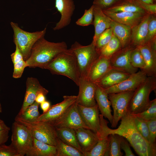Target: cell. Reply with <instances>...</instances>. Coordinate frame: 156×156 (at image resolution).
Here are the masks:
<instances>
[{
	"label": "cell",
	"mask_w": 156,
	"mask_h": 156,
	"mask_svg": "<svg viewBox=\"0 0 156 156\" xmlns=\"http://www.w3.org/2000/svg\"><path fill=\"white\" fill-rule=\"evenodd\" d=\"M13 64V77L15 78H20L21 77L25 68L27 67L25 61L23 59Z\"/></svg>",
	"instance_id": "cell-43"
},
{
	"label": "cell",
	"mask_w": 156,
	"mask_h": 156,
	"mask_svg": "<svg viewBox=\"0 0 156 156\" xmlns=\"http://www.w3.org/2000/svg\"><path fill=\"white\" fill-rule=\"evenodd\" d=\"M135 47L131 44L120 49L109 58L112 69L121 71L130 74L137 72L138 69L133 67L130 60V55Z\"/></svg>",
	"instance_id": "cell-10"
},
{
	"label": "cell",
	"mask_w": 156,
	"mask_h": 156,
	"mask_svg": "<svg viewBox=\"0 0 156 156\" xmlns=\"http://www.w3.org/2000/svg\"><path fill=\"white\" fill-rule=\"evenodd\" d=\"M119 0H94L93 5L96 6L102 10L107 9L111 7Z\"/></svg>",
	"instance_id": "cell-44"
},
{
	"label": "cell",
	"mask_w": 156,
	"mask_h": 156,
	"mask_svg": "<svg viewBox=\"0 0 156 156\" xmlns=\"http://www.w3.org/2000/svg\"><path fill=\"white\" fill-rule=\"evenodd\" d=\"M3 130H10V128L6 125L3 120L0 119V131Z\"/></svg>",
	"instance_id": "cell-51"
},
{
	"label": "cell",
	"mask_w": 156,
	"mask_h": 156,
	"mask_svg": "<svg viewBox=\"0 0 156 156\" xmlns=\"http://www.w3.org/2000/svg\"><path fill=\"white\" fill-rule=\"evenodd\" d=\"M118 127L112 129L108 127L109 135L116 134L125 138L137 154L140 156H155L156 145L148 143L138 131L132 115L127 114L121 119Z\"/></svg>",
	"instance_id": "cell-1"
},
{
	"label": "cell",
	"mask_w": 156,
	"mask_h": 156,
	"mask_svg": "<svg viewBox=\"0 0 156 156\" xmlns=\"http://www.w3.org/2000/svg\"><path fill=\"white\" fill-rule=\"evenodd\" d=\"M70 49L76 57L80 78H86L92 66L99 56L95 45L92 42L83 46L76 41Z\"/></svg>",
	"instance_id": "cell-5"
},
{
	"label": "cell",
	"mask_w": 156,
	"mask_h": 156,
	"mask_svg": "<svg viewBox=\"0 0 156 156\" xmlns=\"http://www.w3.org/2000/svg\"><path fill=\"white\" fill-rule=\"evenodd\" d=\"M94 5V20L93 25L94 27V34L92 42L95 45L99 36L105 30L110 27L112 19L105 14L99 8Z\"/></svg>",
	"instance_id": "cell-22"
},
{
	"label": "cell",
	"mask_w": 156,
	"mask_h": 156,
	"mask_svg": "<svg viewBox=\"0 0 156 156\" xmlns=\"http://www.w3.org/2000/svg\"><path fill=\"white\" fill-rule=\"evenodd\" d=\"M12 129L11 144L19 156H24L32 146L33 137L26 126L18 121L15 120Z\"/></svg>",
	"instance_id": "cell-8"
},
{
	"label": "cell",
	"mask_w": 156,
	"mask_h": 156,
	"mask_svg": "<svg viewBox=\"0 0 156 156\" xmlns=\"http://www.w3.org/2000/svg\"><path fill=\"white\" fill-rule=\"evenodd\" d=\"M156 14H151L148 23L146 43L152 42L156 39Z\"/></svg>",
	"instance_id": "cell-40"
},
{
	"label": "cell",
	"mask_w": 156,
	"mask_h": 156,
	"mask_svg": "<svg viewBox=\"0 0 156 156\" xmlns=\"http://www.w3.org/2000/svg\"><path fill=\"white\" fill-rule=\"evenodd\" d=\"M48 92L47 90L40 84L37 79L28 77L26 82V90L23 102L18 114H22L29 106L32 104L39 93H42L46 96Z\"/></svg>",
	"instance_id": "cell-16"
},
{
	"label": "cell",
	"mask_w": 156,
	"mask_h": 156,
	"mask_svg": "<svg viewBox=\"0 0 156 156\" xmlns=\"http://www.w3.org/2000/svg\"><path fill=\"white\" fill-rule=\"evenodd\" d=\"M95 94V98L99 110L102 116L107 118L111 124L113 115L111 108V104L109 99L108 94L104 89L96 84Z\"/></svg>",
	"instance_id": "cell-24"
},
{
	"label": "cell",
	"mask_w": 156,
	"mask_h": 156,
	"mask_svg": "<svg viewBox=\"0 0 156 156\" xmlns=\"http://www.w3.org/2000/svg\"><path fill=\"white\" fill-rule=\"evenodd\" d=\"M112 69L109 58L99 55L92 66L86 78L96 83Z\"/></svg>",
	"instance_id": "cell-21"
},
{
	"label": "cell",
	"mask_w": 156,
	"mask_h": 156,
	"mask_svg": "<svg viewBox=\"0 0 156 156\" xmlns=\"http://www.w3.org/2000/svg\"><path fill=\"white\" fill-rule=\"evenodd\" d=\"M103 11L112 20L129 26L131 28L139 23L147 14L126 12L111 13Z\"/></svg>",
	"instance_id": "cell-23"
},
{
	"label": "cell",
	"mask_w": 156,
	"mask_h": 156,
	"mask_svg": "<svg viewBox=\"0 0 156 156\" xmlns=\"http://www.w3.org/2000/svg\"><path fill=\"white\" fill-rule=\"evenodd\" d=\"M151 14H147L141 22L131 28L130 44L134 46L146 43L148 28Z\"/></svg>",
	"instance_id": "cell-20"
},
{
	"label": "cell",
	"mask_w": 156,
	"mask_h": 156,
	"mask_svg": "<svg viewBox=\"0 0 156 156\" xmlns=\"http://www.w3.org/2000/svg\"><path fill=\"white\" fill-rule=\"evenodd\" d=\"M133 116L135 125L138 131L144 138L149 143V129L146 121L141 118Z\"/></svg>",
	"instance_id": "cell-38"
},
{
	"label": "cell",
	"mask_w": 156,
	"mask_h": 156,
	"mask_svg": "<svg viewBox=\"0 0 156 156\" xmlns=\"http://www.w3.org/2000/svg\"><path fill=\"white\" fill-rule=\"evenodd\" d=\"M10 25L14 31V41L16 44L26 61L29 56L31 49L36 42L44 37L46 28L43 30L33 32L26 31L21 28L18 24L13 22Z\"/></svg>",
	"instance_id": "cell-7"
},
{
	"label": "cell",
	"mask_w": 156,
	"mask_h": 156,
	"mask_svg": "<svg viewBox=\"0 0 156 156\" xmlns=\"http://www.w3.org/2000/svg\"><path fill=\"white\" fill-rule=\"evenodd\" d=\"M120 147L125 153V156H135L130 147L129 144L124 137L121 136Z\"/></svg>",
	"instance_id": "cell-46"
},
{
	"label": "cell",
	"mask_w": 156,
	"mask_h": 156,
	"mask_svg": "<svg viewBox=\"0 0 156 156\" xmlns=\"http://www.w3.org/2000/svg\"><path fill=\"white\" fill-rule=\"evenodd\" d=\"M55 128L58 138L64 143L82 152L77 142L74 129L66 127Z\"/></svg>",
	"instance_id": "cell-29"
},
{
	"label": "cell",
	"mask_w": 156,
	"mask_h": 156,
	"mask_svg": "<svg viewBox=\"0 0 156 156\" xmlns=\"http://www.w3.org/2000/svg\"><path fill=\"white\" fill-rule=\"evenodd\" d=\"M149 132V142L153 145H156V118L146 121Z\"/></svg>",
	"instance_id": "cell-41"
},
{
	"label": "cell",
	"mask_w": 156,
	"mask_h": 156,
	"mask_svg": "<svg viewBox=\"0 0 156 156\" xmlns=\"http://www.w3.org/2000/svg\"><path fill=\"white\" fill-rule=\"evenodd\" d=\"M131 74L112 69L96 84L105 89L115 85L128 78Z\"/></svg>",
	"instance_id": "cell-25"
},
{
	"label": "cell",
	"mask_w": 156,
	"mask_h": 156,
	"mask_svg": "<svg viewBox=\"0 0 156 156\" xmlns=\"http://www.w3.org/2000/svg\"><path fill=\"white\" fill-rule=\"evenodd\" d=\"M103 10L111 13L126 12L147 14L138 5L136 0H119L110 7Z\"/></svg>",
	"instance_id": "cell-27"
},
{
	"label": "cell",
	"mask_w": 156,
	"mask_h": 156,
	"mask_svg": "<svg viewBox=\"0 0 156 156\" xmlns=\"http://www.w3.org/2000/svg\"><path fill=\"white\" fill-rule=\"evenodd\" d=\"M132 115L141 118L146 121L156 118V99L150 101L148 107L145 110Z\"/></svg>",
	"instance_id": "cell-36"
},
{
	"label": "cell",
	"mask_w": 156,
	"mask_h": 156,
	"mask_svg": "<svg viewBox=\"0 0 156 156\" xmlns=\"http://www.w3.org/2000/svg\"><path fill=\"white\" fill-rule=\"evenodd\" d=\"M40 104L41 108L43 112V113L47 112L51 106L50 103L46 101H45Z\"/></svg>",
	"instance_id": "cell-49"
},
{
	"label": "cell",
	"mask_w": 156,
	"mask_h": 156,
	"mask_svg": "<svg viewBox=\"0 0 156 156\" xmlns=\"http://www.w3.org/2000/svg\"><path fill=\"white\" fill-rule=\"evenodd\" d=\"M55 146L56 156H84L81 151L64 143L58 138Z\"/></svg>",
	"instance_id": "cell-30"
},
{
	"label": "cell",
	"mask_w": 156,
	"mask_h": 156,
	"mask_svg": "<svg viewBox=\"0 0 156 156\" xmlns=\"http://www.w3.org/2000/svg\"><path fill=\"white\" fill-rule=\"evenodd\" d=\"M136 46L140 50L145 63L144 68L141 70L148 77H156V39L150 42Z\"/></svg>",
	"instance_id": "cell-15"
},
{
	"label": "cell",
	"mask_w": 156,
	"mask_h": 156,
	"mask_svg": "<svg viewBox=\"0 0 156 156\" xmlns=\"http://www.w3.org/2000/svg\"><path fill=\"white\" fill-rule=\"evenodd\" d=\"M76 101L53 125L55 127H66L74 129L83 128L89 129L83 121Z\"/></svg>",
	"instance_id": "cell-12"
},
{
	"label": "cell",
	"mask_w": 156,
	"mask_h": 156,
	"mask_svg": "<svg viewBox=\"0 0 156 156\" xmlns=\"http://www.w3.org/2000/svg\"><path fill=\"white\" fill-rule=\"evenodd\" d=\"M74 130L77 142L83 153L90 150L101 138L100 133H95L89 129L79 128Z\"/></svg>",
	"instance_id": "cell-19"
},
{
	"label": "cell",
	"mask_w": 156,
	"mask_h": 156,
	"mask_svg": "<svg viewBox=\"0 0 156 156\" xmlns=\"http://www.w3.org/2000/svg\"><path fill=\"white\" fill-rule=\"evenodd\" d=\"M110 140L104 156H122L120 147L121 136L116 134H111Z\"/></svg>",
	"instance_id": "cell-32"
},
{
	"label": "cell",
	"mask_w": 156,
	"mask_h": 156,
	"mask_svg": "<svg viewBox=\"0 0 156 156\" xmlns=\"http://www.w3.org/2000/svg\"><path fill=\"white\" fill-rule=\"evenodd\" d=\"M110 27L112 30L113 34L120 42L122 48L130 44L131 27L112 20Z\"/></svg>",
	"instance_id": "cell-28"
},
{
	"label": "cell",
	"mask_w": 156,
	"mask_h": 156,
	"mask_svg": "<svg viewBox=\"0 0 156 156\" xmlns=\"http://www.w3.org/2000/svg\"><path fill=\"white\" fill-rule=\"evenodd\" d=\"M16 49L15 51L11 55V58L13 64L21 60L24 59L23 55L21 53L17 45L15 44Z\"/></svg>",
	"instance_id": "cell-47"
},
{
	"label": "cell",
	"mask_w": 156,
	"mask_h": 156,
	"mask_svg": "<svg viewBox=\"0 0 156 156\" xmlns=\"http://www.w3.org/2000/svg\"><path fill=\"white\" fill-rule=\"evenodd\" d=\"M141 1L148 4H154L156 1L155 0H140Z\"/></svg>",
	"instance_id": "cell-52"
},
{
	"label": "cell",
	"mask_w": 156,
	"mask_h": 156,
	"mask_svg": "<svg viewBox=\"0 0 156 156\" xmlns=\"http://www.w3.org/2000/svg\"><path fill=\"white\" fill-rule=\"evenodd\" d=\"M78 86L79 92L76 102L81 105L91 107L96 104L95 98L96 83L87 78H80Z\"/></svg>",
	"instance_id": "cell-13"
},
{
	"label": "cell",
	"mask_w": 156,
	"mask_h": 156,
	"mask_svg": "<svg viewBox=\"0 0 156 156\" xmlns=\"http://www.w3.org/2000/svg\"><path fill=\"white\" fill-rule=\"evenodd\" d=\"M44 69L48 70L53 74L67 77L78 86L79 72L76 57L70 48L59 54Z\"/></svg>",
	"instance_id": "cell-3"
},
{
	"label": "cell",
	"mask_w": 156,
	"mask_h": 156,
	"mask_svg": "<svg viewBox=\"0 0 156 156\" xmlns=\"http://www.w3.org/2000/svg\"><path fill=\"white\" fill-rule=\"evenodd\" d=\"M56 149L52 146L33 138L32 146L26 153L27 156H56Z\"/></svg>",
	"instance_id": "cell-26"
},
{
	"label": "cell",
	"mask_w": 156,
	"mask_h": 156,
	"mask_svg": "<svg viewBox=\"0 0 156 156\" xmlns=\"http://www.w3.org/2000/svg\"><path fill=\"white\" fill-rule=\"evenodd\" d=\"M134 92L128 91L108 94L113 110L112 127H116L119 121L127 114V107Z\"/></svg>",
	"instance_id": "cell-9"
},
{
	"label": "cell",
	"mask_w": 156,
	"mask_h": 156,
	"mask_svg": "<svg viewBox=\"0 0 156 156\" xmlns=\"http://www.w3.org/2000/svg\"><path fill=\"white\" fill-rule=\"evenodd\" d=\"M40 104L35 101L29 106L23 113L21 115H17L24 119L30 122L38 121L40 115L38 107Z\"/></svg>",
	"instance_id": "cell-34"
},
{
	"label": "cell",
	"mask_w": 156,
	"mask_h": 156,
	"mask_svg": "<svg viewBox=\"0 0 156 156\" xmlns=\"http://www.w3.org/2000/svg\"><path fill=\"white\" fill-rule=\"evenodd\" d=\"M67 49V44L64 41L51 42L42 37L33 46L30 55L25 61L27 66L44 69L57 55Z\"/></svg>",
	"instance_id": "cell-2"
},
{
	"label": "cell",
	"mask_w": 156,
	"mask_h": 156,
	"mask_svg": "<svg viewBox=\"0 0 156 156\" xmlns=\"http://www.w3.org/2000/svg\"><path fill=\"white\" fill-rule=\"evenodd\" d=\"M156 88V77H147L134 91L127 107V113L132 115L140 113L146 109L150 102V94Z\"/></svg>",
	"instance_id": "cell-4"
},
{
	"label": "cell",
	"mask_w": 156,
	"mask_h": 156,
	"mask_svg": "<svg viewBox=\"0 0 156 156\" xmlns=\"http://www.w3.org/2000/svg\"><path fill=\"white\" fill-rule=\"evenodd\" d=\"M113 35L112 30L110 27L105 30L98 37L95 45L99 54L100 50L111 40Z\"/></svg>",
	"instance_id": "cell-37"
},
{
	"label": "cell",
	"mask_w": 156,
	"mask_h": 156,
	"mask_svg": "<svg viewBox=\"0 0 156 156\" xmlns=\"http://www.w3.org/2000/svg\"><path fill=\"white\" fill-rule=\"evenodd\" d=\"M61 102L51 106L46 112L40 115L38 121L45 122L53 125L77 101L76 96H64Z\"/></svg>",
	"instance_id": "cell-11"
},
{
	"label": "cell",
	"mask_w": 156,
	"mask_h": 156,
	"mask_svg": "<svg viewBox=\"0 0 156 156\" xmlns=\"http://www.w3.org/2000/svg\"><path fill=\"white\" fill-rule=\"evenodd\" d=\"M45 95L42 93H39L37 96L35 101L40 104L46 101Z\"/></svg>",
	"instance_id": "cell-50"
},
{
	"label": "cell",
	"mask_w": 156,
	"mask_h": 156,
	"mask_svg": "<svg viewBox=\"0 0 156 156\" xmlns=\"http://www.w3.org/2000/svg\"><path fill=\"white\" fill-rule=\"evenodd\" d=\"M156 1V0H155Z\"/></svg>",
	"instance_id": "cell-54"
},
{
	"label": "cell",
	"mask_w": 156,
	"mask_h": 156,
	"mask_svg": "<svg viewBox=\"0 0 156 156\" xmlns=\"http://www.w3.org/2000/svg\"><path fill=\"white\" fill-rule=\"evenodd\" d=\"M122 48L119 41L113 34L110 41L100 51L99 55L110 58Z\"/></svg>",
	"instance_id": "cell-33"
},
{
	"label": "cell",
	"mask_w": 156,
	"mask_h": 156,
	"mask_svg": "<svg viewBox=\"0 0 156 156\" xmlns=\"http://www.w3.org/2000/svg\"><path fill=\"white\" fill-rule=\"evenodd\" d=\"M138 5L144 10L147 14H156V4H148L143 2L140 0H136Z\"/></svg>",
	"instance_id": "cell-45"
},
{
	"label": "cell",
	"mask_w": 156,
	"mask_h": 156,
	"mask_svg": "<svg viewBox=\"0 0 156 156\" xmlns=\"http://www.w3.org/2000/svg\"><path fill=\"white\" fill-rule=\"evenodd\" d=\"M93 5L88 9L86 10L83 16L76 22V25L86 26L93 24Z\"/></svg>",
	"instance_id": "cell-39"
},
{
	"label": "cell",
	"mask_w": 156,
	"mask_h": 156,
	"mask_svg": "<svg viewBox=\"0 0 156 156\" xmlns=\"http://www.w3.org/2000/svg\"><path fill=\"white\" fill-rule=\"evenodd\" d=\"M110 140L109 135L99 139L89 151L84 153V156H103L108 148Z\"/></svg>",
	"instance_id": "cell-31"
},
{
	"label": "cell",
	"mask_w": 156,
	"mask_h": 156,
	"mask_svg": "<svg viewBox=\"0 0 156 156\" xmlns=\"http://www.w3.org/2000/svg\"><path fill=\"white\" fill-rule=\"evenodd\" d=\"M0 156H19L17 151L11 144L9 145L5 144L0 145Z\"/></svg>",
	"instance_id": "cell-42"
},
{
	"label": "cell",
	"mask_w": 156,
	"mask_h": 156,
	"mask_svg": "<svg viewBox=\"0 0 156 156\" xmlns=\"http://www.w3.org/2000/svg\"><path fill=\"white\" fill-rule=\"evenodd\" d=\"M79 114L86 125L96 133H100L101 125L99 109L96 104L91 107L83 106L78 104Z\"/></svg>",
	"instance_id": "cell-17"
},
{
	"label": "cell",
	"mask_w": 156,
	"mask_h": 156,
	"mask_svg": "<svg viewBox=\"0 0 156 156\" xmlns=\"http://www.w3.org/2000/svg\"><path fill=\"white\" fill-rule=\"evenodd\" d=\"M9 130L0 131V145L5 144L8 139Z\"/></svg>",
	"instance_id": "cell-48"
},
{
	"label": "cell",
	"mask_w": 156,
	"mask_h": 156,
	"mask_svg": "<svg viewBox=\"0 0 156 156\" xmlns=\"http://www.w3.org/2000/svg\"><path fill=\"white\" fill-rule=\"evenodd\" d=\"M130 60L132 65L134 67L141 70L145 66L144 57L139 49L135 46L131 50L130 55Z\"/></svg>",
	"instance_id": "cell-35"
},
{
	"label": "cell",
	"mask_w": 156,
	"mask_h": 156,
	"mask_svg": "<svg viewBox=\"0 0 156 156\" xmlns=\"http://www.w3.org/2000/svg\"><path fill=\"white\" fill-rule=\"evenodd\" d=\"M2 112V109L1 106V104L0 103V113H1Z\"/></svg>",
	"instance_id": "cell-53"
},
{
	"label": "cell",
	"mask_w": 156,
	"mask_h": 156,
	"mask_svg": "<svg viewBox=\"0 0 156 156\" xmlns=\"http://www.w3.org/2000/svg\"><path fill=\"white\" fill-rule=\"evenodd\" d=\"M148 76L142 71H138L131 74L127 78L120 83L104 89L107 94L123 92L134 91L146 79Z\"/></svg>",
	"instance_id": "cell-14"
},
{
	"label": "cell",
	"mask_w": 156,
	"mask_h": 156,
	"mask_svg": "<svg viewBox=\"0 0 156 156\" xmlns=\"http://www.w3.org/2000/svg\"><path fill=\"white\" fill-rule=\"evenodd\" d=\"M15 120L26 126L33 138L49 145L56 146L57 136L56 128L53 125L38 120L29 121L17 115Z\"/></svg>",
	"instance_id": "cell-6"
},
{
	"label": "cell",
	"mask_w": 156,
	"mask_h": 156,
	"mask_svg": "<svg viewBox=\"0 0 156 156\" xmlns=\"http://www.w3.org/2000/svg\"><path fill=\"white\" fill-rule=\"evenodd\" d=\"M55 6L61 15L60 20L53 28L54 30H57L70 24L75 9V5L73 0H55Z\"/></svg>",
	"instance_id": "cell-18"
}]
</instances>
